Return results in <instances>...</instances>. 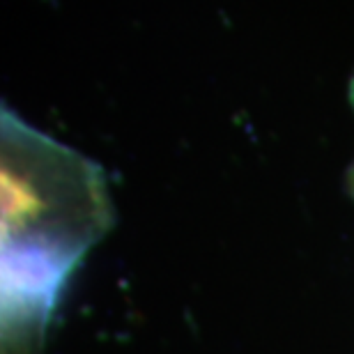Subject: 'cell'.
I'll use <instances>...</instances> for the list:
<instances>
[{"label": "cell", "mask_w": 354, "mask_h": 354, "mask_svg": "<svg viewBox=\"0 0 354 354\" xmlns=\"http://www.w3.org/2000/svg\"><path fill=\"white\" fill-rule=\"evenodd\" d=\"M3 354H41L72 269L113 228L102 166L17 113L0 118Z\"/></svg>", "instance_id": "6da1fadb"}, {"label": "cell", "mask_w": 354, "mask_h": 354, "mask_svg": "<svg viewBox=\"0 0 354 354\" xmlns=\"http://www.w3.org/2000/svg\"><path fill=\"white\" fill-rule=\"evenodd\" d=\"M348 187H350V194L354 196V166L350 168V175H348Z\"/></svg>", "instance_id": "7a4b0ae2"}]
</instances>
